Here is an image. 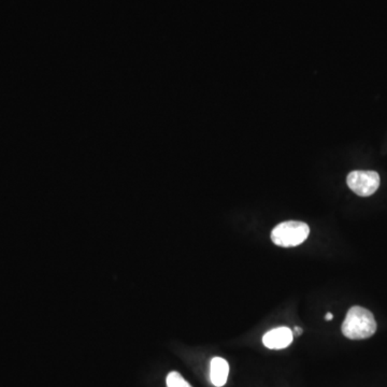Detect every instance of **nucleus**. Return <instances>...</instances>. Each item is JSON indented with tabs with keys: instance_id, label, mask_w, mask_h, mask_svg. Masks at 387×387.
<instances>
[{
	"instance_id": "1",
	"label": "nucleus",
	"mask_w": 387,
	"mask_h": 387,
	"mask_svg": "<svg viewBox=\"0 0 387 387\" xmlns=\"http://www.w3.org/2000/svg\"><path fill=\"white\" fill-rule=\"evenodd\" d=\"M377 322L372 313L363 307H352L342 324V334L351 340H364L376 334Z\"/></svg>"
},
{
	"instance_id": "6",
	"label": "nucleus",
	"mask_w": 387,
	"mask_h": 387,
	"mask_svg": "<svg viewBox=\"0 0 387 387\" xmlns=\"http://www.w3.org/2000/svg\"><path fill=\"white\" fill-rule=\"evenodd\" d=\"M166 383L168 387H191V385L187 383L177 371L169 373L166 379Z\"/></svg>"
},
{
	"instance_id": "7",
	"label": "nucleus",
	"mask_w": 387,
	"mask_h": 387,
	"mask_svg": "<svg viewBox=\"0 0 387 387\" xmlns=\"http://www.w3.org/2000/svg\"><path fill=\"white\" fill-rule=\"evenodd\" d=\"M302 329L300 328V327H295L294 328V333L293 334L296 335H301L302 334Z\"/></svg>"
},
{
	"instance_id": "4",
	"label": "nucleus",
	"mask_w": 387,
	"mask_h": 387,
	"mask_svg": "<svg viewBox=\"0 0 387 387\" xmlns=\"http://www.w3.org/2000/svg\"><path fill=\"white\" fill-rule=\"evenodd\" d=\"M294 339L292 329L289 327H278L268 331L263 337V343L270 350H283L291 345Z\"/></svg>"
},
{
	"instance_id": "2",
	"label": "nucleus",
	"mask_w": 387,
	"mask_h": 387,
	"mask_svg": "<svg viewBox=\"0 0 387 387\" xmlns=\"http://www.w3.org/2000/svg\"><path fill=\"white\" fill-rule=\"evenodd\" d=\"M310 233L308 225L297 221L283 222L275 226L271 233V240L275 245L293 247L305 242Z\"/></svg>"
},
{
	"instance_id": "5",
	"label": "nucleus",
	"mask_w": 387,
	"mask_h": 387,
	"mask_svg": "<svg viewBox=\"0 0 387 387\" xmlns=\"http://www.w3.org/2000/svg\"><path fill=\"white\" fill-rule=\"evenodd\" d=\"M229 374V365L224 358L214 357L211 360L210 379L214 386L222 387L226 384Z\"/></svg>"
},
{
	"instance_id": "3",
	"label": "nucleus",
	"mask_w": 387,
	"mask_h": 387,
	"mask_svg": "<svg viewBox=\"0 0 387 387\" xmlns=\"http://www.w3.org/2000/svg\"><path fill=\"white\" fill-rule=\"evenodd\" d=\"M346 183L358 196L369 197L378 191L380 175L376 171H352L346 177Z\"/></svg>"
},
{
	"instance_id": "8",
	"label": "nucleus",
	"mask_w": 387,
	"mask_h": 387,
	"mask_svg": "<svg viewBox=\"0 0 387 387\" xmlns=\"http://www.w3.org/2000/svg\"><path fill=\"white\" fill-rule=\"evenodd\" d=\"M334 319V315H333V313H327L326 316H325V320L326 321H331Z\"/></svg>"
}]
</instances>
